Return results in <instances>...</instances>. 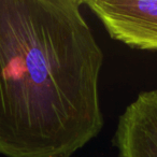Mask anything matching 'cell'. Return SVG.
I'll use <instances>...</instances> for the list:
<instances>
[{"instance_id": "6da1fadb", "label": "cell", "mask_w": 157, "mask_h": 157, "mask_svg": "<svg viewBox=\"0 0 157 157\" xmlns=\"http://www.w3.org/2000/svg\"><path fill=\"white\" fill-rule=\"evenodd\" d=\"M81 0H0V155L73 157L105 126V54Z\"/></svg>"}, {"instance_id": "7a4b0ae2", "label": "cell", "mask_w": 157, "mask_h": 157, "mask_svg": "<svg viewBox=\"0 0 157 157\" xmlns=\"http://www.w3.org/2000/svg\"><path fill=\"white\" fill-rule=\"evenodd\" d=\"M84 6L113 40L157 52V0H85Z\"/></svg>"}, {"instance_id": "3957f363", "label": "cell", "mask_w": 157, "mask_h": 157, "mask_svg": "<svg viewBox=\"0 0 157 157\" xmlns=\"http://www.w3.org/2000/svg\"><path fill=\"white\" fill-rule=\"evenodd\" d=\"M112 144L117 157H157V88L139 93L125 108Z\"/></svg>"}]
</instances>
